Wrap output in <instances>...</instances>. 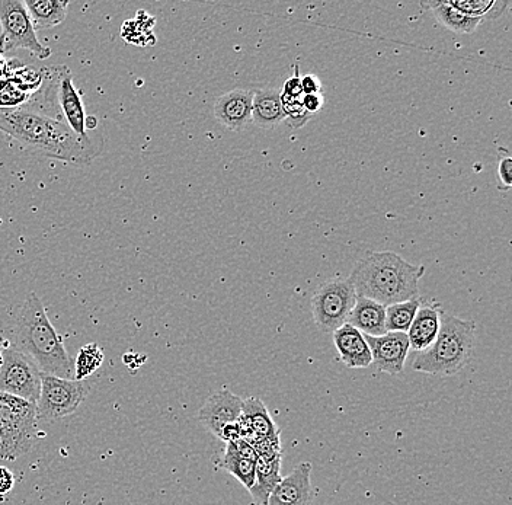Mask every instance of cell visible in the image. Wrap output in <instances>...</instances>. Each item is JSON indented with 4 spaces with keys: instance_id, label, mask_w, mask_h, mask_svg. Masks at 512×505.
Returning a JSON list of instances; mask_svg holds the SVG:
<instances>
[{
    "instance_id": "8fae6325",
    "label": "cell",
    "mask_w": 512,
    "mask_h": 505,
    "mask_svg": "<svg viewBox=\"0 0 512 505\" xmlns=\"http://www.w3.org/2000/svg\"><path fill=\"white\" fill-rule=\"evenodd\" d=\"M53 67L57 105H59L63 121L76 136L88 137V130H86V118L88 117H86L82 98L73 85L72 73L66 66Z\"/></svg>"
},
{
    "instance_id": "5b68a950",
    "label": "cell",
    "mask_w": 512,
    "mask_h": 505,
    "mask_svg": "<svg viewBox=\"0 0 512 505\" xmlns=\"http://www.w3.org/2000/svg\"><path fill=\"white\" fill-rule=\"evenodd\" d=\"M37 405L0 393V459L24 456L37 436Z\"/></svg>"
},
{
    "instance_id": "f1b7e54d",
    "label": "cell",
    "mask_w": 512,
    "mask_h": 505,
    "mask_svg": "<svg viewBox=\"0 0 512 505\" xmlns=\"http://www.w3.org/2000/svg\"><path fill=\"white\" fill-rule=\"evenodd\" d=\"M34 95L24 91L11 79H0V110H16L25 107Z\"/></svg>"
},
{
    "instance_id": "277c9868",
    "label": "cell",
    "mask_w": 512,
    "mask_h": 505,
    "mask_svg": "<svg viewBox=\"0 0 512 505\" xmlns=\"http://www.w3.org/2000/svg\"><path fill=\"white\" fill-rule=\"evenodd\" d=\"M475 335V322L443 313L437 338L427 350L416 354L412 367L428 375H456L469 364Z\"/></svg>"
},
{
    "instance_id": "52a82bcc",
    "label": "cell",
    "mask_w": 512,
    "mask_h": 505,
    "mask_svg": "<svg viewBox=\"0 0 512 505\" xmlns=\"http://www.w3.org/2000/svg\"><path fill=\"white\" fill-rule=\"evenodd\" d=\"M355 299L357 294L350 278L323 283L312 297L313 319L320 331L334 334L336 329L347 324Z\"/></svg>"
},
{
    "instance_id": "5bb4252c",
    "label": "cell",
    "mask_w": 512,
    "mask_h": 505,
    "mask_svg": "<svg viewBox=\"0 0 512 505\" xmlns=\"http://www.w3.org/2000/svg\"><path fill=\"white\" fill-rule=\"evenodd\" d=\"M312 465L302 463L290 475L281 479L280 484L268 498L267 505H313L315 491L310 482Z\"/></svg>"
},
{
    "instance_id": "484cf974",
    "label": "cell",
    "mask_w": 512,
    "mask_h": 505,
    "mask_svg": "<svg viewBox=\"0 0 512 505\" xmlns=\"http://www.w3.org/2000/svg\"><path fill=\"white\" fill-rule=\"evenodd\" d=\"M153 27H155V18L140 11L136 18L124 22L123 28H121V37L130 44L149 46V37L155 38L153 37Z\"/></svg>"
},
{
    "instance_id": "f546056e",
    "label": "cell",
    "mask_w": 512,
    "mask_h": 505,
    "mask_svg": "<svg viewBox=\"0 0 512 505\" xmlns=\"http://www.w3.org/2000/svg\"><path fill=\"white\" fill-rule=\"evenodd\" d=\"M281 104H283L284 115L287 123L294 129L303 127L310 120V114L304 110L300 99H291L281 95Z\"/></svg>"
},
{
    "instance_id": "7a4b0ae2",
    "label": "cell",
    "mask_w": 512,
    "mask_h": 505,
    "mask_svg": "<svg viewBox=\"0 0 512 505\" xmlns=\"http://www.w3.org/2000/svg\"><path fill=\"white\" fill-rule=\"evenodd\" d=\"M12 347L34 361L41 373L62 379H73L75 375L63 338L51 325L43 302L34 292L28 294L16 315Z\"/></svg>"
},
{
    "instance_id": "d4e9b609",
    "label": "cell",
    "mask_w": 512,
    "mask_h": 505,
    "mask_svg": "<svg viewBox=\"0 0 512 505\" xmlns=\"http://www.w3.org/2000/svg\"><path fill=\"white\" fill-rule=\"evenodd\" d=\"M422 300L416 297L408 302L395 303L386 306V331L387 332H408L409 326L414 322L416 312L421 306Z\"/></svg>"
},
{
    "instance_id": "3957f363",
    "label": "cell",
    "mask_w": 512,
    "mask_h": 505,
    "mask_svg": "<svg viewBox=\"0 0 512 505\" xmlns=\"http://www.w3.org/2000/svg\"><path fill=\"white\" fill-rule=\"evenodd\" d=\"M424 274V265L409 264L395 252H374L355 265L350 280L357 296L390 306L419 297Z\"/></svg>"
},
{
    "instance_id": "e575fe53",
    "label": "cell",
    "mask_w": 512,
    "mask_h": 505,
    "mask_svg": "<svg viewBox=\"0 0 512 505\" xmlns=\"http://www.w3.org/2000/svg\"><path fill=\"white\" fill-rule=\"evenodd\" d=\"M217 437H219L220 440H223L224 443H232V441L242 439L239 421H236V423L224 425L222 431H220L219 436Z\"/></svg>"
},
{
    "instance_id": "d6986e66",
    "label": "cell",
    "mask_w": 512,
    "mask_h": 505,
    "mask_svg": "<svg viewBox=\"0 0 512 505\" xmlns=\"http://www.w3.org/2000/svg\"><path fill=\"white\" fill-rule=\"evenodd\" d=\"M347 324L368 337H380L386 334V306L357 296L354 308L348 315Z\"/></svg>"
},
{
    "instance_id": "44dd1931",
    "label": "cell",
    "mask_w": 512,
    "mask_h": 505,
    "mask_svg": "<svg viewBox=\"0 0 512 505\" xmlns=\"http://www.w3.org/2000/svg\"><path fill=\"white\" fill-rule=\"evenodd\" d=\"M35 30L57 27L67 18L69 2L64 0H25Z\"/></svg>"
},
{
    "instance_id": "d6a6232c",
    "label": "cell",
    "mask_w": 512,
    "mask_h": 505,
    "mask_svg": "<svg viewBox=\"0 0 512 505\" xmlns=\"http://www.w3.org/2000/svg\"><path fill=\"white\" fill-rule=\"evenodd\" d=\"M226 449L235 453V455L242 457V459L254 460L255 462L256 457H258V453H256L254 446L245 439H239L232 441V443H227Z\"/></svg>"
},
{
    "instance_id": "4316f807",
    "label": "cell",
    "mask_w": 512,
    "mask_h": 505,
    "mask_svg": "<svg viewBox=\"0 0 512 505\" xmlns=\"http://www.w3.org/2000/svg\"><path fill=\"white\" fill-rule=\"evenodd\" d=\"M220 468L235 476L236 479L246 489L254 487L255 482V462L254 460L242 459L235 453L226 449L222 460L219 462Z\"/></svg>"
},
{
    "instance_id": "e0dca14e",
    "label": "cell",
    "mask_w": 512,
    "mask_h": 505,
    "mask_svg": "<svg viewBox=\"0 0 512 505\" xmlns=\"http://www.w3.org/2000/svg\"><path fill=\"white\" fill-rule=\"evenodd\" d=\"M334 344L339 359L350 369H366L371 364L370 347L366 338L350 324L342 325L334 332Z\"/></svg>"
},
{
    "instance_id": "f35d334b",
    "label": "cell",
    "mask_w": 512,
    "mask_h": 505,
    "mask_svg": "<svg viewBox=\"0 0 512 505\" xmlns=\"http://www.w3.org/2000/svg\"><path fill=\"white\" fill-rule=\"evenodd\" d=\"M5 70H6V59L5 57L0 54V79L5 76Z\"/></svg>"
},
{
    "instance_id": "8992f818",
    "label": "cell",
    "mask_w": 512,
    "mask_h": 505,
    "mask_svg": "<svg viewBox=\"0 0 512 505\" xmlns=\"http://www.w3.org/2000/svg\"><path fill=\"white\" fill-rule=\"evenodd\" d=\"M0 54L14 50H27L37 59L51 56L50 47L38 40L34 25L22 0H0Z\"/></svg>"
},
{
    "instance_id": "2e32d148",
    "label": "cell",
    "mask_w": 512,
    "mask_h": 505,
    "mask_svg": "<svg viewBox=\"0 0 512 505\" xmlns=\"http://www.w3.org/2000/svg\"><path fill=\"white\" fill-rule=\"evenodd\" d=\"M443 313V306L440 303H421L414 322L406 332L409 348L421 353L434 343L438 331H440L441 315Z\"/></svg>"
},
{
    "instance_id": "83f0119b",
    "label": "cell",
    "mask_w": 512,
    "mask_h": 505,
    "mask_svg": "<svg viewBox=\"0 0 512 505\" xmlns=\"http://www.w3.org/2000/svg\"><path fill=\"white\" fill-rule=\"evenodd\" d=\"M102 363H104V351L96 344L85 345L80 348L78 357L73 361V366H75L73 379L83 382L86 377L94 375Z\"/></svg>"
},
{
    "instance_id": "8d00e7d4",
    "label": "cell",
    "mask_w": 512,
    "mask_h": 505,
    "mask_svg": "<svg viewBox=\"0 0 512 505\" xmlns=\"http://www.w3.org/2000/svg\"><path fill=\"white\" fill-rule=\"evenodd\" d=\"M15 485V475L8 468L0 466V495H6L12 491Z\"/></svg>"
},
{
    "instance_id": "603a6c76",
    "label": "cell",
    "mask_w": 512,
    "mask_h": 505,
    "mask_svg": "<svg viewBox=\"0 0 512 505\" xmlns=\"http://www.w3.org/2000/svg\"><path fill=\"white\" fill-rule=\"evenodd\" d=\"M3 78L11 79L24 91L35 95L40 91L44 83V69H38L31 65H25L18 59H6V70Z\"/></svg>"
},
{
    "instance_id": "9c48e42d",
    "label": "cell",
    "mask_w": 512,
    "mask_h": 505,
    "mask_svg": "<svg viewBox=\"0 0 512 505\" xmlns=\"http://www.w3.org/2000/svg\"><path fill=\"white\" fill-rule=\"evenodd\" d=\"M41 391V372L34 361L15 350L12 345L3 350L0 366V393L18 396L37 405Z\"/></svg>"
},
{
    "instance_id": "ba28073f",
    "label": "cell",
    "mask_w": 512,
    "mask_h": 505,
    "mask_svg": "<svg viewBox=\"0 0 512 505\" xmlns=\"http://www.w3.org/2000/svg\"><path fill=\"white\" fill-rule=\"evenodd\" d=\"M88 386L75 379L41 373V391L37 401L38 420L56 421L78 411L88 395Z\"/></svg>"
},
{
    "instance_id": "836d02e7",
    "label": "cell",
    "mask_w": 512,
    "mask_h": 505,
    "mask_svg": "<svg viewBox=\"0 0 512 505\" xmlns=\"http://www.w3.org/2000/svg\"><path fill=\"white\" fill-rule=\"evenodd\" d=\"M300 102H302L304 110L312 115L322 110L323 104H325V98H323L322 94L303 95V97L300 98Z\"/></svg>"
},
{
    "instance_id": "7402d4cb",
    "label": "cell",
    "mask_w": 512,
    "mask_h": 505,
    "mask_svg": "<svg viewBox=\"0 0 512 505\" xmlns=\"http://www.w3.org/2000/svg\"><path fill=\"white\" fill-rule=\"evenodd\" d=\"M421 6L430 9L435 19L454 33L472 34L482 22L480 19L466 17L447 2H422Z\"/></svg>"
},
{
    "instance_id": "74e56055",
    "label": "cell",
    "mask_w": 512,
    "mask_h": 505,
    "mask_svg": "<svg viewBox=\"0 0 512 505\" xmlns=\"http://www.w3.org/2000/svg\"><path fill=\"white\" fill-rule=\"evenodd\" d=\"M9 341H6L5 338H0V366H2V360H3V350H5L6 347H9Z\"/></svg>"
},
{
    "instance_id": "4fadbf2b",
    "label": "cell",
    "mask_w": 512,
    "mask_h": 505,
    "mask_svg": "<svg viewBox=\"0 0 512 505\" xmlns=\"http://www.w3.org/2000/svg\"><path fill=\"white\" fill-rule=\"evenodd\" d=\"M243 399L238 395L222 389L214 392L207 399L206 404L198 412V420L214 436H219L224 425L236 423L239 421L240 412H242Z\"/></svg>"
},
{
    "instance_id": "ffe728a7",
    "label": "cell",
    "mask_w": 512,
    "mask_h": 505,
    "mask_svg": "<svg viewBox=\"0 0 512 505\" xmlns=\"http://www.w3.org/2000/svg\"><path fill=\"white\" fill-rule=\"evenodd\" d=\"M286 120L281 92L278 89H259L254 92L252 99V121L262 129H274L275 126Z\"/></svg>"
},
{
    "instance_id": "d590c367",
    "label": "cell",
    "mask_w": 512,
    "mask_h": 505,
    "mask_svg": "<svg viewBox=\"0 0 512 505\" xmlns=\"http://www.w3.org/2000/svg\"><path fill=\"white\" fill-rule=\"evenodd\" d=\"M303 95L322 94V83L316 75H306L302 78Z\"/></svg>"
},
{
    "instance_id": "cb8c5ba5",
    "label": "cell",
    "mask_w": 512,
    "mask_h": 505,
    "mask_svg": "<svg viewBox=\"0 0 512 505\" xmlns=\"http://www.w3.org/2000/svg\"><path fill=\"white\" fill-rule=\"evenodd\" d=\"M447 3L466 17L480 19V21L501 17L505 9L511 5L510 2H496V0H475V2L472 0H466V2L450 0Z\"/></svg>"
},
{
    "instance_id": "9a60e30c",
    "label": "cell",
    "mask_w": 512,
    "mask_h": 505,
    "mask_svg": "<svg viewBox=\"0 0 512 505\" xmlns=\"http://www.w3.org/2000/svg\"><path fill=\"white\" fill-rule=\"evenodd\" d=\"M254 91L235 89L217 99L214 115L217 121L232 131H242L252 121Z\"/></svg>"
},
{
    "instance_id": "6da1fadb",
    "label": "cell",
    "mask_w": 512,
    "mask_h": 505,
    "mask_svg": "<svg viewBox=\"0 0 512 505\" xmlns=\"http://www.w3.org/2000/svg\"><path fill=\"white\" fill-rule=\"evenodd\" d=\"M0 131L31 152L72 165H89L102 149V142L76 136L62 118L32 101L16 110H0Z\"/></svg>"
},
{
    "instance_id": "ac0fdd59",
    "label": "cell",
    "mask_w": 512,
    "mask_h": 505,
    "mask_svg": "<svg viewBox=\"0 0 512 505\" xmlns=\"http://www.w3.org/2000/svg\"><path fill=\"white\" fill-rule=\"evenodd\" d=\"M281 462H283V453L256 457L254 487L249 489L255 505H267L272 491L280 484L283 479Z\"/></svg>"
},
{
    "instance_id": "7c38bea8",
    "label": "cell",
    "mask_w": 512,
    "mask_h": 505,
    "mask_svg": "<svg viewBox=\"0 0 512 505\" xmlns=\"http://www.w3.org/2000/svg\"><path fill=\"white\" fill-rule=\"evenodd\" d=\"M366 338L368 347H370L371 363L380 370V372L389 373V375H399L405 366L406 357H408L409 340L408 335L403 332H386L380 337Z\"/></svg>"
},
{
    "instance_id": "1f68e13d",
    "label": "cell",
    "mask_w": 512,
    "mask_h": 505,
    "mask_svg": "<svg viewBox=\"0 0 512 505\" xmlns=\"http://www.w3.org/2000/svg\"><path fill=\"white\" fill-rule=\"evenodd\" d=\"M281 95L291 99H300L303 97L302 78H300L299 66H294V75L288 78L287 82L284 83Z\"/></svg>"
},
{
    "instance_id": "30bf717a",
    "label": "cell",
    "mask_w": 512,
    "mask_h": 505,
    "mask_svg": "<svg viewBox=\"0 0 512 505\" xmlns=\"http://www.w3.org/2000/svg\"><path fill=\"white\" fill-rule=\"evenodd\" d=\"M239 425L242 439L249 441L258 455L283 453L280 430L261 399L248 398L243 401Z\"/></svg>"
},
{
    "instance_id": "4dcf8cb0",
    "label": "cell",
    "mask_w": 512,
    "mask_h": 505,
    "mask_svg": "<svg viewBox=\"0 0 512 505\" xmlns=\"http://www.w3.org/2000/svg\"><path fill=\"white\" fill-rule=\"evenodd\" d=\"M496 180H498V190H511L512 185V159L507 147H499L498 149V171H496Z\"/></svg>"
}]
</instances>
